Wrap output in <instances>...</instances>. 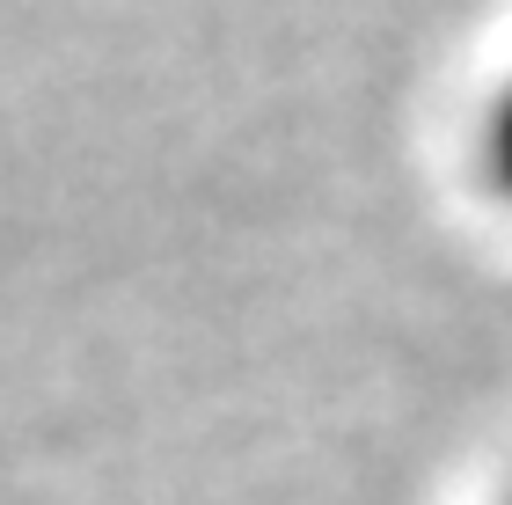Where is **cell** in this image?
Here are the masks:
<instances>
[{
	"label": "cell",
	"instance_id": "1",
	"mask_svg": "<svg viewBox=\"0 0 512 505\" xmlns=\"http://www.w3.org/2000/svg\"><path fill=\"white\" fill-rule=\"evenodd\" d=\"M483 154H491V176H498V191L512 198V81L498 88L491 118H483Z\"/></svg>",
	"mask_w": 512,
	"mask_h": 505
}]
</instances>
